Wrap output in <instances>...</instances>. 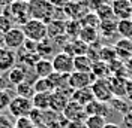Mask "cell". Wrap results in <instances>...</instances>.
Listing matches in <instances>:
<instances>
[{
  "mask_svg": "<svg viewBox=\"0 0 132 128\" xmlns=\"http://www.w3.org/2000/svg\"><path fill=\"white\" fill-rule=\"evenodd\" d=\"M104 128H122V127H120L119 124H116V122H107Z\"/></svg>",
  "mask_w": 132,
  "mask_h": 128,
  "instance_id": "43",
  "label": "cell"
},
{
  "mask_svg": "<svg viewBox=\"0 0 132 128\" xmlns=\"http://www.w3.org/2000/svg\"><path fill=\"white\" fill-rule=\"evenodd\" d=\"M126 98L132 103V79H128V89H126Z\"/></svg>",
  "mask_w": 132,
  "mask_h": 128,
  "instance_id": "41",
  "label": "cell"
},
{
  "mask_svg": "<svg viewBox=\"0 0 132 128\" xmlns=\"http://www.w3.org/2000/svg\"><path fill=\"white\" fill-rule=\"evenodd\" d=\"M33 72H35V74H36L38 78H42V79H47V78H50V76L54 73V67H53L51 60L41 58L38 63L35 64Z\"/></svg>",
  "mask_w": 132,
  "mask_h": 128,
  "instance_id": "16",
  "label": "cell"
},
{
  "mask_svg": "<svg viewBox=\"0 0 132 128\" xmlns=\"http://www.w3.org/2000/svg\"><path fill=\"white\" fill-rule=\"evenodd\" d=\"M123 127L125 128H132V110L123 115Z\"/></svg>",
  "mask_w": 132,
  "mask_h": 128,
  "instance_id": "39",
  "label": "cell"
},
{
  "mask_svg": "<svg viewBox=\"0 0 132 128\" xmlns=\"http://www.w3.org/2000/svg\"><path fill=\"white\" fill-rule=\"evenodd\" d=\"M71 100L80 103L81 106H87L89 103H92V101L95 100V97H93L92 88L89 87V88H81V89H75V91H72Z\"/></svg>",
  "mask_w": 132,
  "mask_h": 128,
  "instance_id": "19",
  "label": "cell"
},
{
  "mask_svg": "<svg viewBox=\"0 0 132 128\" xmlns=\"http://www.w3.org/2000/svg\"><path fill=\"white\" fill-rule=\"evenodd\" d=\"M33 88H35V92H47V94H51L54 91V87L53 83L50 82V79H42V78H38V79L33 82Z\"/></svg>",
  "mask_w": 132,
  "mask_h": 128,
  "instance_id": "30",
  "label": "cell"
},
{
  "mask_svg": "<svg viewBox=\"0 0 132 128\" xmlns=\"http://www.w3.org/2000/svg\"><path fill=\"white\" fill-rule=\"evenodd\" d=\"M116 48V52H117V57L119 58H122V60H125V58H132V39H122L117 40L114 45Z\"/></svg>",
  "mask_w": 132,
  "mask_h": 128,
  "instance_id": "21",
  "label": "cell"
},
{
  "mask_svg": "<svg viewBox=\"0 0 132 128\" xmlns=\"http://www.w3.org/2000/svg\"><path fill=\"white\" fill-rule=\"evenodd\" d=\"M81 23L75 21V19H68L66 21V37L69 40H75L78 39L80 31H81Z\"/></svg>",
  "mask_w": 132,
  "mask_h": 128,
  "instance_id": "27",
  "label": "cell"
},
{
  "mask_svg": "<svg viewBox=\"0 0 132 128\" xmlns=\"http://www.w3.org/2000/svg\"><path fill=\"white\" fill-rule=\"evenodd\" d=\"M63 118L66 121H78V122H84V121L87 119V113H86V109H84V106H81L80 103H77V101H69L68 106L65 107V110H63Z\"/></svg>",
  "mask_w": 132,
  "mask_h": 128,
  "instance_id": "10",
  "label": "cell"
},
{
  "mask_svg": "<svg viewBox=\"0 0 132 128\" xmlns=\"http://www.w3.org/2000/svg\"><path fill=\"white\" fill-rule=\"evenodd\" d=\"M92 73L96 76V79H108V78H111L110 66H108V63L102 61V60H99V61H96V63H93Z\"/></svg>",
  "mask_w": 132,
  "mask_h": 128,
  "instance_id": "25",
  "label": "cell"
},
{
  "mask_svg": "<svg viewBox=\"0 0 132 128\" xmlns=\"http://www.w3.org/2000/svg\"><path fill=\"white\" fill-rule=\"evenodd\" d=\"M16 63H18V57L15 51L2 46L0 48V73H8L15 67Z\"/></svg>",
  "mask_w": 132,
  "mask_h": 128,
  "instance_id": "11",
  "label": "cell"
},
{
  "mask_svg": "<svg viewBox=\"0 0 132 128\" xmlns=\"http://www.w3.org/2000/svg\"><path fill=\"white\" fill-rule=\"evenodd\" d=\"M11 100H12V98L8 95V92H6V91H0V110H3V109L9 107Z\"/></svg>",
  "mask_w": 132,
  "mask_h": 128,
  "instance_id": "36",
  "label": "cell"
},
{
  "mask_svg": "<svg viewBox=\"0 0 132 128\" xmlns=\"http://www.w3.org/2000/svg\"><path fill=\"white\" fill-rule=\"evenodd\" d=\"M12 27H14V21L2 12V14H0V33L5 34V33H8Z\"/></svg>",
  "mask_w": 132,
  "mask_h": 128,
  "instance_id": "34",
  "label": "cell"
},
{
  "mask_svg": "<svg viewBox=\"0 0 132 128\" xmlns=\"http://www.w3.org/2000/svg\"><path fill=\"white\" fill-rule=\"evenodd\" d=\"M86 109V113L87 116H92V115H99V116H104L107 118L111 107L108 103H102V101H98V100H93L92 103H89L87 106H84Z\"/></svg>",
  "mask_w": 132,
  "mask_h": 128,
  "instance_id": "14",
  "label": "cell"
},
{
  "mask_svg": "<svg viewBox=\"0 0 132 128\" xmlns=\"http://www.w3.org/2000/svg\"><path fill=\"white\" fill-rule=\"evenodd\" d=\"M32 18L41 19L48 24L51 19L56 18V6L50 0H35L30 3Z\"/></svg>",
  "mask_w": 132,
  "mask_h": 128,
  "instance_id": "3",
  "label": "cell"
},
{
  "mask_svg": "<svg viewBox=\"0 0 132 128\" xmlns=\"http://www.w3.org/2000/svg\"><path fill=\"white\" fill-rule=\"evenodd\" d=\"M26 42V34L21 27H12L8 33H5V46L12 51L21 49Z\"/></svg>",
  "mask_w": 132,
  "mask_h": 128,
  "instance_id": "9",
  "label": "cell"
},
{
  "mask_svg": "<svg viewBox=\"0 0 132 128\" xmlns=\"http://www.w3.org/2000/svg\"><path fill=\"white\" fill-rule=\"evenodd\" d=\"M57 52H56V42L51 39H44L42 42H39V45H38V55L41 57V58H47L50 60V57L53 58V57L56 55Z\"/></svg>",
  "mask_w": 132,
  "mask_h": 128,
  "instance_id": "20",
  "label": "cell"
},
{
  "mask_svg": "<svg viewBox=\"0 0 132 128\" xmlns=\"http://www.w3.org/2000/svg\"><path fill=\"white\" fill-rule=\"evenodd\" d=\"M110 83L114 92V97H120V98H126V89H128V79L123 78L122 74L119 76H111L110 78Z\"/></svg>",
  "mask_w": 132,
  "mask_h": 128,
  "instance_id": "15",
  "label": "cell"
},
{
  "mask_svg": "<svg viewBox=\"0 0 132 128\" xmlns=\"http://www.w3.org/2000/svg\"><path fill=\"white\" fill-rule=\"evenodd\" d=\"M129 2H131V5H132V0H129Z\"/></svg>",
  "mask_w": 132,
  "mask_h": 128,
  "instance_id": "45",
  "label": "cell"
},
{
  "mask_svg": "<svg viewBox=\"0 0 132 128\" xmlns=\"http://www.w3.org/2000/svg\"><path fill=\"white\" fill-rule=\"evenodd\" d=\"M33 122L29 116H24V118H18L15 122V128H30Z\"/></svg>",
  "mask_w": 132,
  "mask_h": 128,
  "instance_id": "37",
  "label": "cell"
},
{
  "mask_svg": "<svg viewBox=\"0 0 132 128\" xmlns=\"http://www.w3.org/2000/svg\"><path fill=\"white\" fill-rule=\"evenodd\" d=\"M3 14L9 16L14 23H18L20 27L24 25L29 19H32V12H30V3H26L23 0H16L11 6L5 8Z\"/></svg>",
  "mask_w": 132,
  "mask_h": 128,
  "instance_id": "1",
  "label": "cell"
},
{
  "mask_svg": "<svg viewBox=\"0 0 132 128\" xmlns=\"http://www.w3.org/2000/svg\"><path fill=\"white\" fill-rule=\"evenodd\" d=\"M90 88H92L95 100H98V101L110 103L114 98V92H113L111 83H110V78L108 79H96L92 83Z\"/></svg>",
  "mask_w": 132,
  "mask_h": 128,
  "instance_id": "4",
  "label": "cell"
},
{
  "mask_svg": "<svg viewBox=\"0 0 132 128\" xmlns=\"http://www.w3.org/2000/svg\"><path fill=\"white\" fill-rule=\"evenodd\" d=\"M129 103H131V101H126L125 98L114 97V98H113L108 104H110V107H111V109H114L116 112H119L120 115H126L129 110H132L131 106H129Z\"/></svg>",
  "mask_w": 132,
  "mask_h": 128,
  "instance_id": "29",
  "label": "cell"
},
{
  "mask_svg": "<svg viewBox=\"0 0 132 128\" xmlns=\"http://www.w3.org/2000/svg\"><path fill=\"white\" fill-rule=\"evenodd\" d=\"M47 27H48V39L57 40L66 36V21L63 19L54 18L47 24Z\"/></svg>",
  "mask_w": 132,
  "mask_h": 128,
  "instance_id": "13",
  "label": "cell"
},
{
  "mask_svg": "<svg viewBox=\"0 0 132 128\" xmlns=\"http://www.w3.org/2000/svg\"><path fill=\"white\" fill-rule=\"evenodd\" d=\"M51 63L54 67V72L71 74L74 72V57L65 51H59L56 55L51 58Z\"/></svg>",
  "mask_w": 132,
  "mask_h": 128,
  "instance_id": "6",
  "label": "cell"
},
{
  "mask_svg": "<svg viewBox=\"0 0 132 128\" xmlns=\"http://www.w3.org/2000/svg\"><path fill=\"white\" fill-rule=\"evenodd\" d=\"M16 0H0V6L2 8H8V6H11L12 3H15Z\"/></svg>",
  "mask_w": 132,
  "mask_h": 128,
  "instance_id": "42",
  "label": "cell"
},
{
  "mask_svg": "<svg viewBox=\"0 0 132 128\" xmlns=\"http://www.w3.org/2000/svg\"><path fill=\"white\" fill-rule=\"evenodd\" d=\"M23 31L26 34V39L35 40V42H42L44 39L48 37V27L47 23H44L41 19L32 18L29 19L24 25H21Z\"/></svg>",
  "mask_w": 132,
  "mask_h": 128,
  "instance_id": "2",
  "label": "cell"
},
{
  "mask_svg": "<svg viewBox=\"0 0 132 128\" xmlns=\"http://www.w3.org/2000/svg\"><path fill=\"white\" fill-rule=\"evenodd\" d=\"M16 94L21 97H26V98H30L32 100V97L35 95V88H33V83L32 82H29V80L26 79L24 82H21L20 85H16Z\"/></svg>",
  "mask_w": 132,
  "mask_h": 128,
  "instance_id": "31",
  "label": "cell"
},
{
  "mask_svg": "<svg viewBox=\"0 0 132 128\" xmlns=\"http://www.w3.org/2000/svg\"><path fill=\"white\" fill-rule=\"evenodd\" d=\"M27 69H29V67H26L23 64H16L12 70L8 72L9 82H11L12 85H15V87L20 85L21 82H24V80L27 79Z\"/></svg>",
  "mask_w": 132,
  "mask_h": 128,
  "instance_id": "18",
  "label": "cell"
},
{
  "mask_svg": "<svg viewBox=\"0 0 132 128\" xmlns=\"http://www.w3.org/2000/svg\"><path fill=\"white\" fill-rule=\"evenodd\" d=\"M38 45L39 42H35V40H29L26 39L24 45H23V49L27 51V52H33V54H38Z\"/></svg>",
  "mask_w": 132,
  "mask_h": 128,
  "instance_id": "35",
  "label": "cell"
},
{
  "mask_svg": "<svg viewBox=\"0 0 132 128\" xmlns=\"http://www.w3.org/2000/svg\"><path fill=\"white\" fill-rule=\"evenodd\" d=\"M117 34L123 39H132V19L117 21Z\"/></svg>",
  "mask_w": 132,
  "mask_h": 128,
  "instance_id": "28",
  "label": "cell"
},
{
  "mask_svg": "<svg viewBox=\"0 0 132 128\" xmlns=\"http://www.w3.org/2000/svg\"><path fill=\"white\" fill-rule=\"evenodd\" d=\"M65 52L71 54L72 57H78V55H87V51H89V45L84 43L82 40L75 39V40H69L68 45L63 49Z\"/></svg>",
  "mask_w": 132,
  "mask_h": 128,
  "instance_id": "17",
  "label": "cell"
},
{
  "mask_svg": "<svg viewBox=\"0 0 132 128\" xmlns=\"http://www.w3.org/2000/svg\"><path fill=\"white\" fill-rule=\"evenodd\" d=\"M65 128H87L86 122H78V121H68Z\"/></svg>",
  "mask_w": 132,
  "mask_h": 128,
  "instance_id": "38",
  "label": "cell"
},
{
  "mask_svg": "<svg viewBox=\"0 0 132 128\" xmlns=\"http://www.w3.org/2000/svg\"><path fill=\"white\" fill-rule=\"evenodd\" d=\"M78 39L82 40L84 43H87L89 46L96 43V40L99 39V28H93V27H81V31Z\"/></svg>",
  "mask_w": 132,
  "mask_h": 128,
  "instance_id": "23",
  "label": "cell"
},
{
  "mask_svg": "<svg viewBox=\"0 0 132 128\" xmlns=\"http://www.w3.org/2000/svg\"><path fill=\"white\" fill-rule=\"evenodd\" d=\"M50 97L51 94L47 92H35L32 97V104L38 110H50Z\"/></svg>",
  "mask_w": 132,
  "mask_h": 128,
  "instance_id": "24",
  "label": "cell"
},
{
  "mask_svg": "<svg viewBox=\"0 0 132 128\" xmlns=\"http://www.w3.org/2000/svg\"><path fill=\"white\" fill-rule=\"evenodd\" d=\"M71 94L72 92H68V91H60V89H56L51 92V97H50V110L56 113H63L65 107L68 106V103L71 101Z\"/></svg>",
  "mask_w": 132,
  "mask_h": 128,
  "instance_id": "7",
  "label": "cell"
},
{
  "mask_svg": "<svg viewBox=\"0 0 132 128\" xmlns=\"http://www.w3.org/2000/svg\"><path fill=\"white\" fill-rule=\"evenodd\" d=\"M99 33H101L105 39H111L116 33H117V23H116V19L101 21V25H99Z\"/></svg>",
  "mask_w": 132,
  "mask_h": 128,
  "instance_id": "26",
  "label": "cell"
},
{
  "mask_svg": "<svg viewBox=\"0 0 132 128\" xmlns=\"http://www.w3.org/2000/svg\"><path fill=\"white\" fill-rule=\"evenodd\" d=\"M14 125L11 124V121L6 119L5 116H0V128H12Z\"/></svg>",
  "mask_w": 132,
  "mask_h": 128,
  "instance_id": "40",
  "label": "cell"
},
{
  "mask_svg": "<svg viewBox=\"0 0 132 128\" xmlns=\"http://www.w3.org/2000/svg\"><path fill=\"white\" fill-rule=\"evenodd\" d=\"M116 19H129L132 16V5L129 0H113L111 3Z\"/></svg>",
  "mask_w": 132,
  "mask_h": 128,
  "instance_id": "12",
  "label": "cell"
},
{
  "mask_svg": "<svg viewBox=\"0 0 132 128\" xmlns=\"http://www.w3.org/2000/svg\"><path fill=\"white\" fill-rule=\"evenodd\" d=\"M131 19H132V16H131Z\"/></svg>",
  "mask_w": 132,
  "mask_h": 128,
  "instance_id": "46",
  "label": "cell"
},
{
  "mask_svg": "<svg viewBox=\"0 0 132 128\" xmlns=\"http://www.w3.org/2000/svg\"><path fill=\"white\" fill-rule=\"evenodd\" d=\"M96 80V76L93 73H82V72H72L69 74V87L72 91L81 88H89Z\"/></svg>",
  "mask_w": 132,
  "mask_h": 128,
  "instance_id": "8",
  "label": "cell"
},
{
  "mask_svg": "<svg viewBox=\"0 0 132 128\" xmlns=\"http://www.w3.org/2000/svg\"><path fill=\"white\" fill-rule=\"evenodd\" d=\"M23 2H26V3H32V2H35V0H23Z\"/></svg>",
  "mask_w": 132,
  "mask_h": 128,
  "instance_id": "44",
  "label": "cell"
},
{
  "mask_svg": "<svg viewBox=\"0 0 132 128\" xmlns=\"http://www.w3.org/2000/svg\"><path fill=\"white\" fill-rule=\"evenodd\" d=\"M92 69H93V61L87 55L74 57V72L92 73Z\"/></svg>",
  "mask_w": 132,
  "mask_h": 128,
  "instance_id": "22",
  "label": "cell"
},
{
  "mask_svg": "<svg viewBox=\"0 0 132 128\" xmlns=\"http://www.w3.org/2000/svg\"><path fill=\"white\" fill-rule=\"evenodd\" d=\"M95 12L98 14V16H99V19H101V21L116 19V18H114V14H113V8H111V5H108V3L102 5V6H101V8H98Z\"/></svg>",
  "mask_w": 132,
  "mask_h": 128,
  "instance_id": "33",
  "label": "cell"
},
{
  "mask_svg": "<svg viewBox=\"0 0 132 128\" xmlns=\"http://www.w3.org/2000/svg\"><path fill=\"white\" fill-rule=\"evenodd\" d=\"M84 122H86L87 128H104L107 124V119L99 115H92V116H87V119Z\"/></svg>",
  "mask_w": 132,
  "mask_h": 128,
  "instance_id": "32",
  "label": "cell"
},
{
  "mask_svg": "<svg viewBox=\"0 0 132 128\" xmlns=\"http://www.w3.org/2000/svg\"><path fill=\"white\" fill-rule=\"evenodd\" d=\"M9 113L14 116V118H24V116H29L30 112L33 110V104L30 98H26V97L16 95L11 100L9 103Z\"/></svg>",
  "mask_w": 132,
  "mask_h": 128,
  "instance_id": "5",
  "label": "cell"
}]
</instances>
